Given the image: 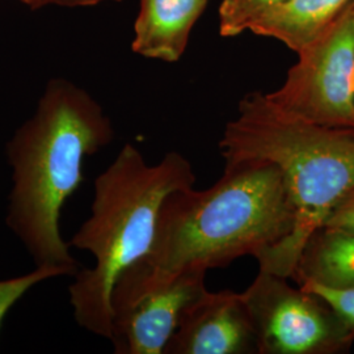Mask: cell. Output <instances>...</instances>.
Returning <instances> with one entry per match:
<instances>
[{
  "instance_id": "6da1fadb",
  "label": "cell",
  "mask_w": 354,
  "mask_h": 354,
  "mask_svg": "<svg viewBox=\"0 0 354 354\" xmlns=\"http://www.w3.org/2000/svg\"><path fill=\"white\" fill-rule=\"evenodd\" d=\"M111 120L89 93L66 79H51L35 114L6 145L12 188L6 226L21 241L36 266L79 272L61 234L66 201L84 181L87 156L113 140Z\"/></svg>"
},
{
  "instance_id": "7a4b0ae2",
  "label": "cell",
  "mask_w": 354,
  "mask_h": 354,
  "mask_svg": "<svg viewBox=\"0 0 354 354\" xmlns=\"http://www.w3.org/2000/svg\"><path fill=\"white\" fill-rule=\"evenodd\" d=\"M219 149L226 163L269 162L281 171L294 228L256 260L260 270L292 279L306 241L354 187V130L310 122L254 91L241 97Z\"/></svg>"
},
{
  "instance_id": "3957f363",
  "label": "cell",
  "mask_w": 354,
  "mask_h": 354,
  "mask_svg": "<svg viewBox=\"0 0 354 354\" xmlns=\"http://www.w3.org/2000/svg\"><path fill=\"white\" fill-rule=\"evenodd\" d=\"M295 215L279 168L226 163L210 188L177 190L162 205L151 250L134 266L155 273L227 266L257 259L289 236Z\"/></svg>"
},
{
  "instance_id": "277c9868",
  "label": "cell",
  "mask_w": 354,
  "mask_h": 354,
  "mask_svg": "<svg viewBox=\"0 0 354 354\" xmlns=\"http://www.w3.org/2000/svg\"><path fill=\"white\" fill-rule=\"evenodd\" d=\"M194 183L193 167L181 153L168 152L159 163L149 165L131 143L96 177L91 214L68 241L95 259V266L79 269L68 286L80 328L111 340V298L117 279L151 250L165 198Z\"/></svg>"
},
{
  "instance_id": "5b68a950",
  "label": "cell",
  "mask_w": 354,
  "mask_h": 354,
  "mask_svg": "<svg viewBox=\"0 0 354 354\" xmlns=\"http://www.w3.org/2000/svg\"><path fill=\"white\" fill-rule=\"evenodd\" d=\"M268 96L310 122L354 130L353 0L298 54L282 86Z\"/></svg>"
},
{
  "instance_id": "8992f818",
  "label": "cell",
  "mask_w": 354,
  "mask_h": 354,
  "mask_svg": "<svg viewBox=\"0 0 354 354\" xmlns=\"http://www.w3.org/2000/svg\"><path fill=\"white\" fill-rule=\"evenodd\" d=\"M259 354L348 353L354 340L342 317L320 295L260 270L241 292Z\"/></svg>"
},
{
  "instance_id": "52a82bcc",
  "label": "cell",
  "mask_w": 354,
  "mask_h": 354,
  "mask_svg": "<svg viewBox=\"0 0 354 354\" xmlns=\"http://www.w3.org/2000/svg\"><path fill=\"white\" fill-rule=\"evenodd\" d=\"M206 272L155 273L131 266L112 291L114 353L165 354L185 308L206 289Z\"/></svg>"
},
{
  "instance_id": "ba28073f",
  "label": "cell",
  "mask_w": 354,
  "mask_h": 354,
  "mask_svg": "<svg viewBox=\"0 0 354 354\" xmlns=\"http://www.w3.org/2000/svg\"><path fill=\"white\" fill-rule=\"evenodd\" d=\"M165 354H259L241 292L205 291L183 313Z\"/></svg>"
},
{
  "instance_id": "9c48e42d",
  "label": "cell",
  "mask_w": 354,
  "mask_h": 354,
  "mask_svg": "<svg viewBox=\"0 0 354 354\" xmlns=\"http://www.w3.org/2000/svg\"><path fill=\"white\" fill-rule=\"evenodd\" d=\"M140 3L131 49L145 58L167 64L178 62L207 0H140Z\"/></svg>"
},
{
  "instance_id": "30bf717a",
  "label": "cell",
  "mask_w": 354,
  "mask_h": 354,
  "mask_svg": "<svg viewBox=\"0 0 354 354\" xmlns=\"http://www.w3.org/2000/svg\"><path fill=\"white\" fill-rule=\"evenodd\" d=\"M352 0H283L260 15L250 32L274 38L299 54L317 39Z\"/></svg>"
},
{
  "instance_id": "8fae6325",
  "label": "cell",
  "mask_w": 354,
  "mask_h": 354,
  "mask_svg": "<svg viewBox=\"0 0 354 354\" xmlns=\"http://www.w3.org/2000/svg\"><path fill=\"white\" fill-rule=\"evenodd\" d=\"M298 286L315 283L333 290L354 289V234L317 228L306 241L292 279Z\"/></svg>"
},
{
  "instance_id": "7c38bea8",
  "label": "cell",
  "mask_w": 354,
  "mask_h": 354,
  "mask_svg": "<svg viewBox=\"0 0 354 354\" xmlns=\"http://www.w3.org/2000/svg\"><path fill=\"white\" fill-rule=\"evenodd\" d=\"M283 0H223L219 7V33L236 37L247 32L253 21Z\"/></svg>"
},
{
  "instance_id": "4fadbf2b",
  "label": "cell",
  "mask_w": 354,
  "mask_h": 354,
  "mask_svg": "<svg viewBox=\"0 0 354 354\" xmlns=\"http://www.w3.org/2000/svg\"><path fill=\"white\" fill-rule=\"evenodd\" d=\"M73 276L70 270L58 266H36L32 272L13 279H0V327L7 313L36 285L57 277Z\"/></svg>"
},
{
  "instance_id": "5bb4252c",
  "label": "cell",
  "mask_w": 354,
  "mask_h": 354,
  "mask_svg": "<svg viewBox=\"0 0 354 354\" xmlns=\"http://www.w3.org/2000/svg\"><path fill=\"white\" fill-rule=\"evenodd\" d=\"M302 288L320 295L332 306V308L342 317L345 327L354 340V289L333 290L315 283H306Z\"/></svg>"
},
{
  "instance_id": "9a60e30c",
  "label": "cell",
  "mask_w": 354,
  "mask_h": 354,
  "mask_svg": "<svg viewBox=\"0 0 354 354\" xmlns=\"http://www.w3.org/2000/svg\"><path fill=\"white\" fill-rule=\"evenodd\" d=\"M323 226L354 234V187L333 207Z\"/></svg>"
},
{
  "instance_id": "2e32d148",
  "label": "cell",
  "mask_w": 354,
  "mask_h": 354,
  "mask_svg": "<svg viewBox=\"0 0 354 354\" xmlns=\"http://www.w3.org/2000/svg\"><path fill=\"white\" fill-rule=\"evenodd\" d=\"M105 1H122V0H37L36 8L45 6H62V7H91Z\"/></svg>"
},
{
  "instance_id": "e0dca14e",
  "label": "cell",
  "mask_w": 354,
  "mask_h": 354,
  "mask_svg": "<svg viewBox=\"0 0 354 354\" xmlns=\"http://www.w3.org/2000/svg\"><path fill=\"white\" fill-rule=\"evenodd\" d=\"M20 1H23V3H26L28 4L32 10H36V4H37V0H20Z\"/></svg>"
},
{
  "instance_id": "ac0fdd59",
  "label": "cell",
  "mask_w": 354,
  "mask_h": 354,
  "mask_svg": "<svg viewBox=\"0 0 354 354\" xmlns=\"http://www.w3.org/2000/svg\"><path fill=\"white\" fill-rule=\"evenodd\" d=\"M353 4H354V0H353Z\"/></svg>"
}]
</instances>
